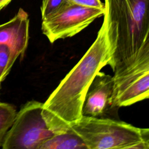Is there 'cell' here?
Segmentation results:
<instances>
[{
  "instance_id": "10",
  "label": "cell",
  "mask_w": 149,
  "mask_h": 149,
  "mask_svg": "<svg viewBox=\"0 0 149 149\" xmlns=\"http://www.w3.org/2000/svg\"><path fill=\"white\" fill-rule=\"evenodd\" d=\"M16 113V108L13 105L0 102V147L14 121Z\"/></svg>"
},
{
  "instance_id": "5",
  "label": "cell",
  "mask_w": 149,
  "mask_h": 149,
  "mask_svg": "<svg viewBox=\"0 0 149 149\" xmlns=\"http://www.w3.org/2000/svg\"><path fill=\"white\" fill-rule=\"evenodd\" d=\"M112 108L131 105L149 97V53L114 73Z\"/></svg>"
},
{
  "instance_id": "3",
  "label": "cell",
  "mask_w": 149,
  "mask_h": 149,
  "mask_svg": "<svg viewBox=\"0 0 149 149\" xmlns=\"http://www.w3.org/2000/svg\"><path fill=\"white\" fill-rule=\"evenodd\" d=\"M87 149H148L149 129L108 118L84 116L70 126Z\"/></svg>"
},
{
  "instance_id": "11",
  "label": "cell",
  "mask_w": 149,
  "mask_h": 149,
  "mask_svg": "<svg viewBox=\"0 0 149 149\" xmlns=\"http://www.w3.org/2000/svg\"><path fill=\"white\" fill-rule=\"evenodd\" d=\"M73 3L70 0H42L41 6V19H45L63 8Z\"/></svg>"
},
{
  "instance_id": "2",
  "label": "cell",
  "mask_w": 149,
  "mask_h": 149,
  "mask_svg": "<svg viewBox=\"0 0 149 149\" xmlns=\"http://www.w3.org/2000/svg\"><path fill=\"white\" fill-rule=\"evenodd\" d=\"M104 20L113 51V73L149 53V0H105Z\"/></svg>"
},
{
  "instance_id": "13",
  "label": "cell",
  "mask_w": 149,
  "mask_h": 149,
  "mask_svg": "<svg viewBox=\"0 0 149 149\" xmlns=\"http://www.w3.org/2000/svg\"><path fill=\"white\" fill-rule=\"evenodd\" d=\"M12 0H0V11L5 8Z\"/></svg>"
},
{
  "instance_id": "8",
  "label": "cell",
  "mask_w": 149,
  "mask_h": 149,
  "mask_svg": "<svg viewBox=\"0 0 149 149\" xmlns=\"http://www.w3.org/2000/svg\"><path fill=\"white\" fill-rule=\"evenodd\" d=\"M114 80L113 76L100 71L86 93L82 107V115L101 117L112 108Z\"/></svg>"
},
{
  "instance_id": "14",
  "label": "cell",
  "mask_w": 149,
  "mask_h": 149,
  "mask_svg": "<svg viewBox=\"0 0 149 149\" xmlns=\"http://www.w3.org/2000/svg\"><path fill=\"white\" fill-rule=\"evenodd\" d=\"M1 84H0V90H1Z\"/></svg>"
},
{
  "instance_id": "7",
  "label": "cell",
  "mask_w": 149,
  "mask_h": 149,
  "mask_svg": "<svg viewBox=\"0 0 149 149\" xmlns=\"http://www.w3.org/2000/svg\"><path fill=\"white\" fill-rule=\"evenodd\" d=\"M29 40V15L20 8L13 18L0 24V84L18 57L23 59Z\"/></svg>"
},
{
  "instance_id": "6",
  "label": "cell",
  "mask_w": 149,
  "mask_h": 149,
  "mask_svg": "<svg viewBox=\"0 0 149 149\" xmlns=\"http://www.w3.org/2000/svg\"><path fill=\"white\" fill-rule=\"evenodd\" d=\"M104 8L86 7L74 3L42 20L41 30L51 43L71 37L104 15Z\"/></svg>"
},
{
  "instance_id": "9",
  "label": "cell",
  "mask_w": 149,
  "mask_h": 149,
  "mask_svg": "<svg viewBox=\"0 0 149 149\" xmlns=\"http://www.w3.org/2000/svg\"><path fill=\"white\" fill-rule=\"evenodd\" d=\"M38 149H87L82 139L72 129L54 134Z\"/></svg>"
},
{
  "instance_id": "4",
  "label": "cell",
  "mask_w": 149,
  "mask_h": 149,
  "mask_svg": "<svg viewBox=\"0 0 149 149\" xmlns=\"http://www.w3.org/2000/svg\"><path fill=\"white\" fill-rule=\"evenodd\" d=\"M42 105L31 100L22 106L5 136L3 149H38L54 134L42 116Z\"/></svg>"
},
{
  "instance_id": "1",
  "label": "cell",
  "mask_w": 149,
  "mask_h": 149,
  "mask_svg": "<svg viewBox=\"0 0 149 149\" xmlns=\"http://www.w3.org/2000/svg\"><path fill=\"white\" fill-rule=\"evenodd\" d=\"M113 45L102 24L95 41L43 103L42 116L54 133L66 132L82 116L87 90L95 76L109 65Z\"/></svg>"
},
{
  "instance_id": "12",
  "label": "cell",
  "mask_w": 149,
  "mask_h": 149,
  "mask_svg": "<svg viewBox=\"0 0 149 149\" xmlns=\"http://www.w3.org/2000/svg\"><path fill=\"white\" fill-rule=\"evenodd\" d=\"M73 3L91 8H104V3L100 0H70Z\"/></svg>"
}]
</instances>
